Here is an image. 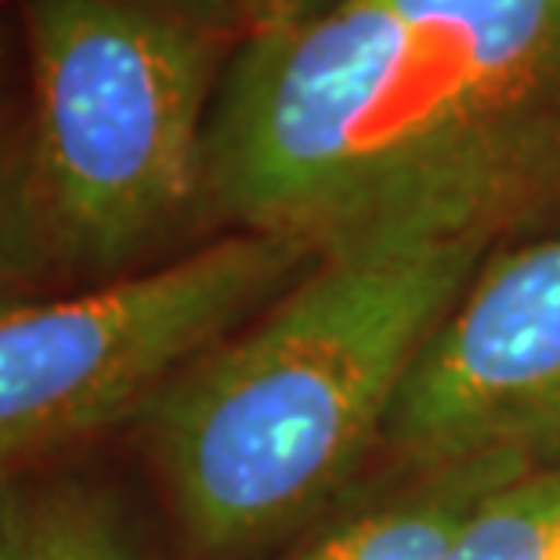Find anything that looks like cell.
Masks as SVG:
<instances>
[{
  "instance_id": "1",
  "label": "cell",
  "mask_w": 560,
  "mask_h": 560,
  "mask_svg": "<svg viewBox=\"0 0 560 560\" xmlns=\"http://www.w3.org/2000/svg\"><path fill=\"white\" fill-rule=\"evenodd\" d=\"M207 221L318 257L485 249L560 221V0H337L249 33Z\"/></svg>"
},
{
  "instance_id": "2",
  "label": "cell",
  "mask_w": 560,
  "mask_h": 560,
  "mask_svg": "<svg viewBox=\"0 0 560 560\" xmlns=\"http://www.w3.org/2000/svg\"><path fill=\"white\" fill-rule=\"evenodd\" d=\"M485 249L318 257L182 369L149 405L152 448L185 539L224 560L271 542L337 488Z\"/></svg>"
},
{
  "instance_id": "3",
  "label": "cell",
  "mask_w": 560,
  "mask_h": 560,
  "mask_svg": "<svg viewBox=\"0 0 560 560\" xmlns=\"http://www.w3.org/2000/svg\"><path fill=\"white\" fill-rule=\"evenodd\" d=\"M33 188L62 276L120 279L207 221L240 33L202 0H15Z\"/></svg>"
},
{
  "instance_id": "4",
  "label": "cell",
  "mask_w": 560,
  "mask_h": 560,
  "mask_svg": "<svg viewBox=\"0 0 560 560\" xmlns=\"http://www.w3.org/2000/svg\"><path fill=\"white\" fill-rule=\"evenodd\" d=\"M318 260L282 235L229 232L171 260L0 315V481L127 412L232 337Z\"/></svg>"
},
{
  "instance_id": "5",
  "label": "cell",
  "mask_w": 560,
  "mask_h": 560,
  "mask_svg": "<svg viewBox=\"0 0 560 560\" xmlns=\"http://www.w3.org/2000/svg\"><path fill=\"white\" fill-rule=\"evenodd\" d=\"M380 445L416 470L560 467V229L488 254L416 354Z\"/></svg>"
},
{
  "instance_id": "6",
  "label": "cell",
  "mask_w": 560,
  "mask_h": 560,
  "mask_svg": "<svg viewBox=\"0 0 560 560\" xmlns=\"http://www.w3.org/2000/svg\"><path fill=\"white\" fill-rule=\"evenodd\" d=\"M528 470L535 467L517 456L420 470L401 495L318 535L293 560H448L485 499Z\"/></svg>"
},
{
  "instance_id": "7",
  "label": "cell",
  "mask_w": 560,
  "mask_h": 560,
  "mask_svg": "<svg viewBox=\"0 0 560 560\" xmlns=\"http://www.w3.org/2000/svg\"><path fill=\"white\" fill-rule=\"evenodd\" d=\"M62 276L33 188L26 109H0V315L37 301L40 285Z\"/></svg>"
},
{
  "instance_id": "8",
  "label": "cell",
  "mask_w": 560,
  "mask_h": 560,
  "mask_svg": "<svg viewBox=\"0 0 560 560\" xmlns=\"http://www.w3.org/2000/svg\"><path fill=\"white\" fill-rule=\"evenodd\" d=\"M448 560H560V467L528 470L488 495Z\"/></svg>"
},
{
  "instance_id": "9",
  "label": "cell",
  "mask_w": 560,
  "mask_h": 560,
  "mask_svg": "<svg viewBox=\"0 0 560 560\" xmlns=\"http://www.w3.org/2000/svg\"><path fill=\"white\" fill-rule=\"evenodd\" d=\"M30 560H149L124 510L83 485L30 503Z\"/></svg>"
},
{
  "instance_id": "10",
  "label": "cell",
  "mask_w": 560,
  "mask_h": 560,
  "mask_svg": "<svg viewBox=\"0 0 560 560\" xmlns=\"http://www.w3.org/2000/svg\"><path fill=\"white\" fill-rule=\"evenodd\" d=\"M202 4L229 22L240 37H249V33H265L285 26V22L307 19L322 8L337 4V0H202Z\"/></svg>"
},
{
  "instance_id": "11",
  "label": "cell",
  "mask_w": 560,
  "mask_h": 560,
  "mask_svg": "<svg viewBox=\"0 0 560 560\" xmlns=\"http://www.w3.org/2000/svg\"><path fill=\"white\" fill-rule=\"evenodd\" d=\"M30 503L15 481H0V560H30Z\"/></svg>"
},
{
  "instance_id": "12",
  "label": "cell",
  "mask_w": 560,
  "mask_h": 560,
  "mask_svg": "<svg viewBox=\"0 0 560 560\" xmlns=\"http://www.w3.org/2000/svg\"><path fill=\"white\" fill-rule=\"evenodd\" d=\"M22 66V40L19 26L0 15V109L11 105V88H15V73Z\"/></svg>"
}]
</instances>
